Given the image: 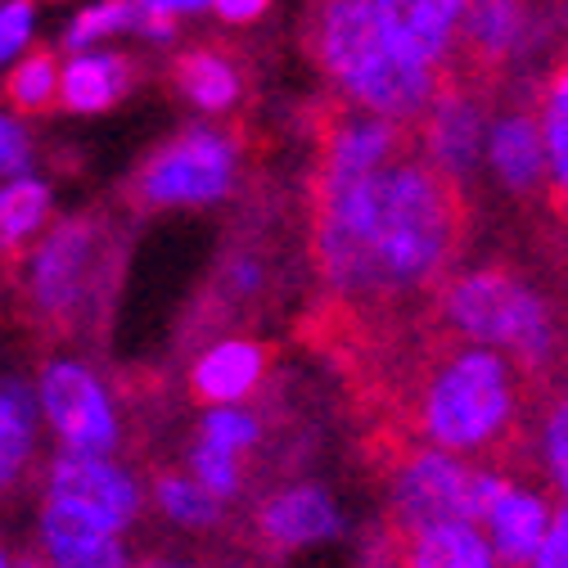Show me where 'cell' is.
I'll list each match as a JSON object with an SVG mask.
<instances>
[{
  "instance_id": "8fae6325",
  "label": "cell",
  "mask_w": 568,
  "mask_h": 568,
  "mask_svg": "<svg viewBox=\"0 0 568 568\" xmlns=\"http://www.w3.org/2000/svg\"><path fill=\"white\" fill-rule=\"evenodd\" d=\"M388 37L424 68L447 82V68L456 54V28L465 0H371Z\"/></svg>"
},
{
  "instance_id": "52a82bcc",
  "label": "cell",
  "mask_w": 568,
  "mask_h": 568,
  "mask_svg": "<svg viewBox=\"0 0 568 568\" xmlns=\"http://www.w3.org/2000/svg\"><path fill=\"white\" fill-rule=\"evenodd\" d=\"M104 262V226L95 217H63L54 222L23 262L32 312L45 321H73L100 284Z\"/></svg>"
},
{
  "instance_id": "8992f818",
  "label": "cell",
  "mask_w": 568,
  "mask_h": 568,
  "mask_svg": "<svg viewBox=\"0 0 568 568\" xmlns=\"http://www.w3.org/2000/svg\"><path fill=\"white\" fill-rule=\"evenodd\" d=\"M244 176V131L203 122L185 126L159 145L131 176V199L150 212L163 207H207L240 190Z\"/></svg>"
},
{
  "instance_id": "7a4b0ae2",
  "label": "cell",
  "mask_w": 568,
  "mask_h": 568,
  "mask_svg": "<svg viewBox=\"0 0 568 568\" xmlns=\"http://www.w3.org/2000/svg\"><path fill=\"white\" fill-rule=\"evenodd\" d=\"M352 379L384 406L379 429L510 474L528 452V415L541 388L496 347L415 329L352 352Z\"/></svg>"
},
{
  "instance_id": "1f68e13d",
  "label": "cell",
  "mask_w": 568,
  "mask_h": 568,
  "mask_svg": "<svg viewBox=\"0 0 568 568\" xmlns=\"http://www.w3.org/2000/svg\"><path fill=\"white\" fill-rule=\"evenodd\" d=\"M212 0H135L140 14H168V19H181V14H199L207 10Z\"/></svg>"
},
{
  "instance_id": "4316f807",
  "label": "cell",
  "mask_w": 568,
  "mask_h": 568,
  "mask_svg": "<svg viewBox=\"0 0 568 568\" xmlns=\"http://www.w3.org/2000/svg\"><path fill=\"white\" fill-rule=\"evenodd\" d=\"M37 23H41L37 0H6L0 6V78L37 45Z\"/></svg>"
},
{
  "instance_id": "5bb4252c",
  "label": "cell",
  "mask_w": 568,
  "mask_h": 568,
  "mask_svg": "<svg viewBox=\"0 0 568 568\" xmlns=\"http://www.w3.org/2000/svg\"><path fill=\"white\" fill-rule=\"evenodd\" d=\"M546 528H550V506L541 487H524V483H510L501 491V501H496L483 519V532L501 559V568H532L541 541H546Z\"/></svg>"
},
{
  "instance_id": "603a6c76",
  "label": "cell",
  "mask_w": 568,
  "mask_h": 568,
  "mask_svg": "<svg viewBox=\"0 0 568 568\" xmlns=\"http://www.w3.org/2000/svg\"><path fill=\"white\" fill-rule=\"evenodd\" d=\"M159 510L181 528H212L222 519V501L212 496L194 474H159L154 483Z\"/></svg>"
},
{
  "instance_id": "44dd1931",
  "label": "cell",
  "mask_w": 568,
  "mask_h": 568,
  "mask_svg": "<svg viewBox=\"0 0 568 568\" xmlns=\"http://www.w3.org/2000/svg\"><path fill=\"white\" fill-rule=\"evenodd\" d=\"M54 226V190L32 172L0 181V257L32 248Z\"/></svg>"
},
{
  "instance_id": "e0dca14e",
  "label": "cell",
  "mask_w": 568,
  "mask_h": 568,
  "mask_svg": "<svg viewBox=\"0 0 568 568\" xmlns=\"http://www.w3.org/2000/svg\"><path fill=\"white\" fill-rule=\"evenodd\" d=\"M266 375V347L248 338L212 343L190 371V393L207 406H240Z\"/></svg>"
},
{
  "instance_id": "7402d4cb",
  "label": "cell",
  "mask_w": 568,
  "mask_h": 568,
  "mask_svg": "<svg viewBox=\"0 0 568 568\" xmlns=\"http://www.w3.org/2000/svg\"><path fill=\"white\" fill-rule=\"evenodd\" d=\"M59 78H63V63L54 50L32 45L6 78H0V91H6L14 113H45L59 104Z\"/></svg>"
},
{
  "instance_id": "ffe728a7",
  "label": "cell",
  "mask_w": 568,
  "mask_h": 568,
  "mask_svg": "<svg viewBox=\"0 0 568 568\" xmlns=\"http://www.w3.org/2000/svg\"><path fill=\"white\" fill-rule=\"evenodd\" d=\"M338 528V510L321 487H290L275 491L257 515V532L271 550H298L307 541H321Z\"/></svg>"
},
{
  "instance_id": "3957f363",
  "label": "cell",
  "mask_w": 568,
  "mask_h": 568,
  "mask_svg": "<svg viewBox=\"0 0 568 568\" xmlns=\"http://www.w3.org/2000/svg\"><path fill=\"white\" fill-rule=\"evenodd\" d=\"M303 50L347 104L393 122H419L443 91L434 68L415 63L379 23L371 0H307Z\"/></svg>"
},
{
  "instance_id": "d4e9b609",
  "label": "cell",
  "mask_w": 568,
  "mask_h": 568,
  "mask_svg": "<svg viewBox=\"0 0 568 568\" xmlns=\"http://www.w3.org/2000/svg\"><path fill=\"white\" fill-rule=\"evenodd\" d=\"M537 424H541V456H546L559 491L568 496V384L541 388Z\"/></svg>"
},
{
  "instance_id": "ba28073f",
  "label": "cell",
  "mask_w": 568,
  "mask_h": 568,
  "mask_svg": "<svg viewBox=\"0 0 568 568\" xmlns=\"http://www.w3.org/2000/svg\"><path fill=\"white\" fill-rule=\"evenodd\" d=\"M37 406L59 452L73 456H113L122 443V415L109 384L73 357H54L37 375Z\"/></svg>"
},
{
  "instance_id": "30bf717a",
  "label": "cell",
  "mask_w": 568,
  "mask_h": 568,
  "mask_svg": "<svg viewBox=\"0 0 568 568\" xmlns=\"http://www.w3.org/2000/svg\"><path fill=\"white\" fill-rule=\"evenodd\" d=\"M45 501H63L78 515H87L91 524H100L104 532H126L145 506V491L140 483L113 465V456H73L59 452L45 469Z\"/></svg>"
},
{
  "instance_id": "277c9868",
  "label": "cell",
  "mask_w": 568,
  "mask_h": 568,
  "mask_svg": "<svg viewBox=\"0 0 568 568\" xmlns=\"http://www.w3.org/2000/svg\"><path fill=\"white\" fill-rule=\"evenodd\" d=\"M424 321L452 338L506 352L537 388L568 384V329L550 298L510 262L456 275Z\"/></svg>"
},
{
  "instance_id": "f546056e",
  "label": "cell",
  "mask_w": 568,
  "mask_h": 568,
  "mask_svg": "<svg viewBox=\"0 0 568 568\" xmlns=\"http://www.w3.org/2000/svg\"><path fill=\"white\" fill-rule=\"evenodd\" d=\"M532 568H568V501L550 510V528H546V541H541Z\"/></svg>"
},
{
  "instance_id": "ac0fdd59",
  "label": "cell",
  "mask_w": 568,
  "mask_h": 568,
  "mask_svg": "<svg viewBox=\"0 0 568 568\" xmlns=\"http://www.w3.org/2000/svg\"><path fill=\"white\" fill-rule=\"evenodd\" d=\"M397 568H501L478 524H434L419 532H393Z\"/></svg>"
},
{
  "instance_id": "9c48e42d",
  "label": "cell",
  "mask_w": 568,
  "mask_h": 568,
  "mask_svg": "<svg viewBox=\"0 0 568 568\" xmlns=\"http://www.w3.org/2000/svg\"><path fill=\"white\" fill-rule=\"evenodd\" d=\"M487 168L515 207L546 212V140L537 78H515L496 91L487 118Z\"/></svg>"
},
{
  "instance_id": "5b68a950",
  "label": "cell",
  "mask_w": 568,
  "mask_h": 568,
  "mask_svg": "<svg viewBox=\"0 0 568 568\" xmlns=\"http://www.w3.org/2000/svg\"><path fill=\"white\" fill-rule=\"evenodd\" d=\"M371 456L384 474L388 501H393V532H419L434 524H478L501 501V491L515 483L501 469H483L438 447H424L415 438L379 429Z\"/></svg>"
},
{
  "instance_id": "d590c367",
  "label": "cell",
  "mask_w": 568,
  "mask_h": 568,
  "mask_svg": "<svg viewBox=\"0 0 568 568\" xmlns=\"http://www.w3.org/2000/svg\"><path fill=\"white\" fill-rule=\"evenodd\" d=\"M559 244H564V275H568V235H559Z\"/></svg>"
},
{
  "instance_id": "8d00e7d4",
  "label": "cell",
  "mask_w": 568,
  "mask_h": 568,
  "mask_svg": "<svg viewBox=\"0 0 568 568\" xmlns=\"http://www.w3.org/2000/svg\"><path fill=\"white\" fill-rule=\"evenodd\" d=\"M0 6H6V0H0Z\"/></svg>"
},
{
  "instance_id": "d6986e66",
  "label": "cell",
  "mask_w": 568,
  "mask_h": 568,
  "mask_svg": "<svg viewBox=\"0 0 568 568\" xmlns=\"http://www.w3.org/2000/svg\"><path fill=\"white\" fill-rule=\"evenodd\" d=\"M41 406H37V388L19 375H0V496H10L32 460H37V443H41Z\"/></svg>"
},
{
  "instance_id": "484cf974",
  "label": "cell",
  "mask_w": 568,
  "mask_h": 568,
  "mask_svg": "<svg viewBox=\"0 0 568 568\" xmlns=\"http://www.w3.org/2000/svg\"><path fill=\"white\" fill-rule=\"evenodd\" d=\"M257 438H262V424L244 406H207V415L199 424V443L212 447V452H226V456L253 452Z\"/></svg>"
},
{
  "instance_id": "7c38bea8",
  "label": "cell",
  "mask_w": 568,
  "mask_h": 568,
  "mask_svg": "<svg viewBox=\"0 0 568 568\" xmlns=\"http://www.w3.org/2000/svg\"><path fill=\"white\" fill-rule=\"evenodd\" d=\"M37 541L45 568H131V555L118 532H104L100 524H91L63 501L41 506Z\"/></svg>"
},
{
  "instance_id": "4fadbf2b",
  "label": "cell",
  "mask_w": 568,
  "mask_h": 568,
  "mask_svg": "<svg viewBox=\"0 0 568 568\" xmlns=\"http://www.w3.org/2000/svg\"><path fill=\"white\" fill-rule=\"evenodd\" d=\"M537 109L546 140V217L568 235V45L537 73Z\"/></svg>"
},
{
  "instance_id": "d6a6232c",
  "label": "cell",
  "mask_w": 568,
  "mask_h": 568,
  "mask_svg": "<svg viewBox=\"0 0 568 568\" xmlns=\"http://www.w3.org/2000/svg\"><path fill=\"white\" fill-rule=\"evenodd\" d=\"M135 568H185V564H176V559H145V564H135Z\"/></svg>"
},
{
  "instance_id": "83f0119b",
  "label": "cell",
  "mask_w": 568,
  "mask_h": 568,
  "mask_svg": "<svg viewBox=\"0 0 568 568\" xmlns=\"http://www.w3.org/2000/svg\"><path fill=\"white\" fill-rule=\"evenodd\" d=\"M32 172H37V135L23 122V113L0 104V181L32 176Z\"/></svg>"
},
{
  "instance_id": "e575fe53",
  "label": "cell",
  "mask_w": 568,
  "mask_h": 568,
  "mask_svg": "<svg viewBox=\"0 0 568 568\" xmlns=\"http://www.w3.org/2000/svg\"><path fill=\"white\" fill-rule=\"evenodd\" d=\"M19 568H45L41 559H19Z\"/></svg>"
},
{
  "instance_id": "4dcf8cb0",
  "label": "cell",
  "mask_w": 568,
  "mask_h": 568,
  "mask_svg": "<svg viewBox=\"0 0 568 568\" xmlns=\"http://www.w3.org/2000/svg\"><path fill=\"white\" fill-rule=\"evenodd\" d=\"M271 0H212V14H217L222 23H253L266 14Z\"/></svg>"
},
{
  "instance_id": "9a60e30c",
  "label": "cell",
  "mask_w": 568,
  "mask_h": 568,
  "mask_svg": "<svg viewBox=\"0 0 568 568\" xmlns=\"http://www.w3.org/2000/svg\"><path fill=\"white\" fill-rule=\"evenodd\" d=\"M248 68L231 45H194L172 59V87L203 113H231L244 100Z\"/></svg>"
},
{
  "instance_id": "cb8c5ba5",
  "label": "cell",
  "mask_w": 568,
  "mask_h": 568,
  "mask_svg": "<svg viewBox=\"0 0 568 568\" xmlns=\"http://www.w3.org/2000/svg\"><path fill=\"white\" fill-rule=\"evenodd\" d=\"M140 28V10L135 0H95L87 6L73 23L63 32V50L78 54V50H100V41L109 37H122V32H135Z\"/></svg>"
},
{
  "instance_id": "836d02e7",
  "label": "cell",
  "mask_w": 568,
  "mask_h": 568,
  "mask_svg": "<svg viewBox=\"0 0 568 568\" xmlns=\"http://www.w3.org/2000/svg\"><path fill=\"white\" fill-rule=\"evenodd\" d=\"M0 568H19V559H10V550L0 546Z\"/></svg>"
},
{
  "instance_id": "2e32d148",
  "label": "cell",
  "mask_w": 568,
  "mask_h": 568,
  "mask_svg": "<svg viewBox=\"0 0 568 568\" xmlns=\"http://www.w3.org/2000/svg\"><path fill=\"white\" fill-rule=\"evenodd\" d=\"M135 87V63L118 50H78L63 59L59 78V109L63 113H104L122 104V95Z\"/></svg>"
},
{
  "instance_id": "f1b7e54d",
  "label": "cell",
  "mask_w": 568,
  "mask_h": 568,
  "mask_svg": "<svg viewBox=\"0 0 568 568\" xmlns=\"http://www.w3.org/2000/svg\"><path fill=\"white\" fill-rule=\"evenodd\" d=\"M190 474L217 496V501H231V496H240L244 487V474H240V456H226V452H212L203 443H194L190 452Z\"/></svg>"
},
{
  "instance_id": "6da1fadb",
  "label": "cell",
  "mask_w": 568,
  "mask_h": 568,
  "mask_svg": "<svg viewBox=\"0 0 568 568\" xmlns=\"http://www.w3.org/2000/svg\"><path fill=\"white\" fill-rule=\"evenodd\" d=\"M312 140L307 244L325 290L321 316L334 321L321 338L347 357L429 316L469 248L474 203L424 154L410 122L325 95Z\"/></svg>"
}]
</instances>
